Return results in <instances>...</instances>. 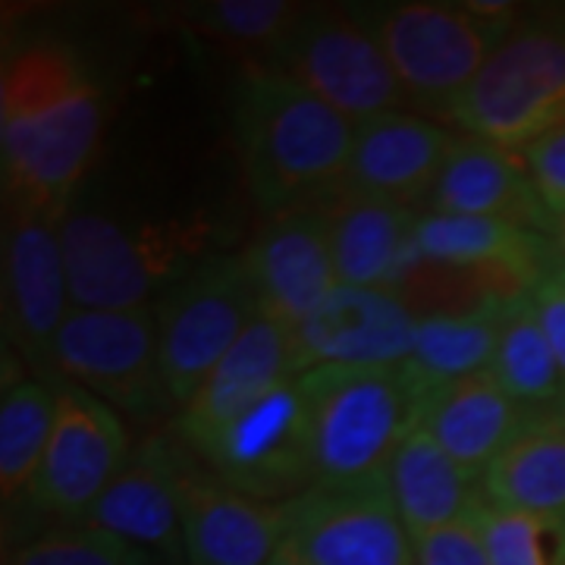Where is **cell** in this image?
Here are the masks:
<instances>
[{"label": "cell", "mask_w": 565, "mask_h": 565, "mask_svg": "<svg viewBox=\"0 0 565 565\" xmlns=\"http://www.w3.org/2000/svg\"><path fill=\"white\" fill-rule=\"evenodd\" d=\"M104 98L63 39L22 41L0 70V161L7 207L66 217L102 145Z\"/></svg>", "instance_id": "1"}, {"label": "cell", "mask_w": 565, "mask_h": 565, "mask_svg": "<svg viewBox=\"0 0 565 565\" xmlns=\"http://www.w3.org/2000/svg\"><path fill=\"white\" fill-rule=\"evenodd\" d=\"M233 129L245 180L264 217L333 199L345 180L355 122L267 66L233 88Z\"/></svg>", "instance_id": "2"}, {"label": "cell", "mask_w": 565, "mask_h": 565, "mask_svg": "<svg viewBox=\"0 0 565 565\" xmlns=\"http://www.w3.org/2000/svg\"><path fill=\"white\" fill-rule=\"evenodd\" d=\"M318 484L384 475L408 430L422 424L424 396L403 364L315 367L299 377Z\"/></svg>", "instance_id": "3"}, {"label": "cell", "mask_w": 565, "mask_h": 565, "mask_svg": "<svg viewBox=\"0 0 565 565\" xmlns=\"http://www.w3.org/2000/svg\"><path fill=\"white\" fill-rule=\"evenodd\" d=\"M446 122L519 154L563 129L565 7L515 22Z\"/></svg>", "instance_id": "4"}, {"label": "cell", "mask_w": 565, "mask_h": 565, "mask_svg": "<svg viewBox=\"0 0 565 565\" xmlns=\"http://www.w3.org/2000/svg\"><path fill=\"white\" fill-rule=\"evenodd\" d=\"M73 311H132L202 262L204 230L163 223L129 230L98 211H76L61 226Z\"/></svg>", "instance_id": "5"}, {"label": "cell", "mask_w": 565, "mask_h": 565, "mask_svg": "<svg viewBox=\"0 0 565 565\" xmlns=\"http://www.w3.org/2000/svg\"><path fill=\"white\" fill-rule=\"evenodd\" d=\"M415 110L449 120L500 41L522 20H487L468 3H390L362 13Z\"/></svg>", "instance_id": "6"}, {"label": "cell", "mask_w": 565, "mask_h": 565, "mask_svg": "<svg viewBox=\"0 0 565 565\" xmlns=\"http://www.w3.org/2000/svg\"><path fill=\"white\" fill-rule=\"evenodd\" d=\"M267 66L330 104L352 122L405 114L412 102L362 13L311 10L264 57Z\"/></svg>", "instance_id": "7"}, {"label": "cell", "mask_w": 565, "mask_h": 565, "mask_svg": "<svg viewBox=\"0 0 565 565\" xmlns=\"http://www.w3.org/2000/svg\"><path fill=\"white\" fill-rule=\"evenodd\" d=\"M262 315L243 255H207L154 302L163 381L177 408Z\"/></svg>", "instance_id": "8"}, {"label": "cell", "mask_w": 565, "mask_h": 565, "mask_svg": "<svg viewBox=\"0 0 565 565\" xmlns=\"http://www.w3.org/2000/svg\"><path fill=\"white\" fill-rule=\"evenodd\" d=\"M51 374L88 390L132 422H158L177 408L163 381L154 305L73 311L54 345Z\"/></svg>", "instance_id": "9"}, {"label": "cell", "mask_w": 565, "mask_h": 565, "mask_svg": "<svg viewBox=\"0 0 565 565\" xmlns=\"http://www.w3.org/2000/svg\"><path fill=\"white\" fill-rule=\"evenodd\" d=\"M282 546L305 565H415L386 475L315 484L280 505Z\"/></svg>", "instance_id": "10"}, {"label": "cell", "mask_w": 565, "mask_h": 565, "mask_svg": "<svg viewBox=\"0 0 565 565\" xmlns=\"http://www.w3.org/2000/svg\"><path fill=\"white\" fill-rule=\"evenodd\" d=\"M51 377L57 390V415L25 505L54 525H73L117 481L132 446L126 424L110 405L57 374Z\"/></svg>", "instance_id": "11"}, {"label": "cell", "mask_w": 565, "mask_h": 565, "mask_svg": "<svg viewBox=\"0 0 565 565\" xmlns=\"http://www.w3.org/2000/svg\"><path fill=\"white\" fill-rule=\"evenodd\" d=\"M195 452L223 484L258 503L282 505L311 490L318 471L299 377L277 386Z\"/></svg>", "instance_id": "12"}, {"label": "cell", "mask_w": 565, "mask_h": 565, "mask_svg": "<svg viewBox=\"0 0 565 565\" xmlns=\"http://www.w3.org/2000/svg\"><path fill=\"white\" fill-rule=\"evenodd\" d=\"M61 226V217L35 207L3 214V333L44 374H51L54 345L73 315Z\"/></svg>", "instance_id": "13"}, {"label": "cell", "mask_w": 565, "mask_h": 565, "mask_svg": "<svg viewBox=\"0 0 565 565\" xmlns=\"http://www.w3.org/2000/svg\"><path fill=\"white\" fill-rule=\"evenodd\" d=\"M185 565H267L282 546L280 505L236 493L170 424Z\"/></svg>", "instance_id": "14"}, {"label": "cell", "mask_w": 565, "mask_h": 565, "mask_svg": "<svg viewBox=\"0 0 565 565\" xmlns=\"http://www.w3.org/2000/svg\"><path fill=\"white\" fill-rule=\"evenodd\" d=\"M79 525L104 534L129 565H185L170 427L132 449L117 481L82 515Z\"/></svg>", "instance_id": "15"}, {"label": "cell", "mask_w": 565, "mask_h": 565, "mask_svg": "<svg viewBox=\"0 0 565 565\" xmlns=\"http://www.w3.org/2000/svg\"><path fill=\"white\" fill-rule=\"evenodd\" d=\"M243 262L262 315L289 330L308 321L340 289L323 202L264 217Z\"/></svg>", "instance_id": "16"}, {"label": "cell", "mask_w": 565, "mask_h": 565, "mask_svg": "<svg viewBox=\"0 0 565 565\" xmlns=\"http://www.w3.org/2000/svg\"><path fill=\"white\" fill-rule=\"evenodd\" d=\"M418 315L393 289L340 286L299 327H292L296 377L315 367H384L412 355Z\"/></svg>", "instance_id": "17"}, {"label": "cell", "mask_w": 565, "mask_h": 565, "mask_svg": "<svg viewBox=\"0 0 565 565\" xmlns=\"http://www.w3.org/2000/svg\"><path fill=\"white\" fill-rule=\"evenodd\" d=\"M456 132L424 114H384L355 122L352 154L340 192L399 204L427 207V199L444 173Z\"/></svg>", "instance_id": "18"}, {"label": "cell", "mask_w": 565, "mask_h": 565, "mask_svg": "<svg viewBox=\"0 0 565 565\" xmlns=\"http://www.w3.org/2000/svg\"><path fill=\"white\" fill-rule=\"evenodd\" d=\"M296 377L292 333L280 321L258 315L221 364L204 377L199 393L182 405L173 427L192 449L211 444L248 408Z\"/></svg>", "instance_id": "19"}, {"label": "cell", "mask_w": 565, "mask_h": 565, "mask_svg": "<svg viewBox=\"0 0 565 565\" xmlns=\"http://www.w3.org/2000/svg\"><path fill=\"white\" fill-rule=\"evenodd\" d=\"M415 258L446 270L481 274L505 292H525L527 286L553 274L559 258L544 233L490 217L422 214L415 226Z\"/></svg>", "instance_id": "20"}, {"label": "cell", "mask_w": 565, "mask_h": 565, "mask_svg": "<svg viewBox=\"0 0 565 565\" xmlns=\"http://www.w3.org/2000/svg\"><path fill=\"white\" fill-rule=\"evenodd\" d=\"M427 211L519 223L544 236L553 221L519 151L462 132L452 141Z\"/></svg>", "instance_id": "21"}, {"label": "cell", "mask_w": 565, "mask_h": 565, "mask_svg": "<svg viewBox=\"0 0 565 565\" xmlns=\"http://www.w3.org/2000/svg\"><path fill=\"white\" fill-rule=\"evenodd\" d=\"M531 418L490 371L434 390L422 408L424 430L478 481Z\"/></svg>", "instance_id": "22"}, {"label": "cell", "mask_w": 565, "mask_h": 565, "mask_svg": "<svg viewBox=\"0 0 565 565\" xmlns=\"http://www.w3.org/2000/svg\"><path fill=\"white\" fill-rule=\"evenodd\" d=\"M340 286L393 289L415 245L418 211L337 192L323 202ZM396 292V289H393Z\"/></svg>", "instance_id": "23"}, {"label": "cell", "mask_w": 565, "mask_h": 565, "mask_svg": "<svg viewBox=\"0 0 565 565\" xmlns=\"http://www.w3.org/2000/svg\"><path fill=\"white\" fill-rule=\"evenodd\" d=\"M384 475L412 541L468 519L484 497L481 481L452 462L422 424L408 430Z\"/></svg>", "instance_id": "24"}, {"label": "cell", "mask_w": 565, "mask_h": 565, "mask_svg": "<svg viewBox=\"0 0 565 565\" xmlns=\"http://www.w3.org/2000/svg\"><path fill=\"white\" fill-rule=\"evenodd\" d=\"M505 299V292H490L462 311L418 315L412 355L403 367L424 399L434 390L490 371L503 330Z\"/></svg>", "instance_id": "25"}, {"label": "cell", "mask_w": 565, "mask_h": 565, "mask_svg": "<svg viewBox=\"0 0 565 565\" xmlns=\"http://www.w3.org/2000/svg\"><path fill=\"white\" fill-rule=\"evenodd\" d=\"M481 487L490 503L565 519V405L534 415L487 468Z\"/></svg>", "instance_id": "26"}, {"label": "cell", "mask_w": 565, "mask_h": 565, "mask_svg": "<svg viewBox=\"0 0 565 565\" xmlns=\"http://www.w3.org/2000/svg\"><path fill=\"white\" fill-rule=\"evenodd\" d=\"M490 374L527 415H544L565 405L563 371L546 343L527 292H512L505 299L503 330Z\"/></svg>", "instance_id": "27"}, {"label": "cell", "mask_w": 565, "mask_h": 565, "mask_svg": "<svg viewBox=\"0 0 565 565\" xmlns=\"http://www.w3.org/2000/svg\"><path fill=\"white\" fill-rule=\"evenodd\" d=\"M54 377H17L0 396V497L22 505L39 478L41 459L54 430Z\"/></svg>", "instance_id": "28"}, {"label": "cell", "mask_w": 565, "mask_h": 565, "mask_svg": "<svg viewBox=\"0 0 565 565\" xmlns=\"http://www.w3.org/2000/svg\"><path fill=\"white\" fill-rule=\"evenodd\" d=\"M471 515L490 565H565V519L505 509L487 497Z\"/></svg>", "instance_id": "29"}, {"label": "cell", "mask_w": 565, "mask_h": 565, "mask_svg": "<svg viewBox=\"0 0 565 565\" xmlns=\"http://www.w3.org/2000/svg\"><path fill=\"white\" fill-rule=\"evenodd\" d=\"M302 13L305 7L289 0H214L189 7L185 20L207 39L255 51L264 61L302 20Z\"/></svg>", "instance_id": "30"}, {"label": "cell", "mask_w": 565, "mask_h": 565, "mask_svg": "<svg viewBox=\"0 0 565 565\" xmlns=\"http://www.w3.org/2000/svg\"><path fill=\"white\" fill-rule=\"evenodd\" d=\"M3 565H129L117 546L88 525H51L7 546Z\"/></svg>", "instance_id": "31"}, {"label": "cell", "mask_w": 565, "mask_h": 565, "mask_svg": "<svg viewBox=\"0 0 565 565\" xmlns=\"http://www.w3.org/2000/svg\"><path fill=\"white\" fill-rule=\"evenodd\" d=\"M415 565H490L475 515L415 541Z\"/></svg>", "instance_id": "32"}, {"label": "cell", "mask_w": 565, "mask_h": 565, "mask_svg": "<svg viewBox=\"0 0 565 565\" xmlns=\"http://www.w3.org/2000/svg\"><path fill=\"white\" fill-rule=\"evenodd\" d=\"M534 189L546 204L550 217L565 211V126L522 151Z\"/></svg>", "instance_id": "33"}, {"label": "cell", "mask_w": 565, "mask_h": 565, "mask_svg": "<svg viewBox=\"0 0 565 565\" xmlns=\"http://www.w3.org/2000/svg\"><path fill=\"white\" fill-rule=\"evenodd\" d=\"M525 292L565 381V286L556 280V274H546L534 286H527Z\"/></svg>", "instance_id": "34"}, {"label": "cell", "mask_w": 565, "mask_h": 565, "mask_svg": "<svg viewBox=\"0 0 565 565\" xmlns=\"http://www.w3.org/2000/svg\"><path fill=\"white\" fill-rule=\"evenodd\" d=\"M546 239H550V245H553V252H556L559 264H565V211L563 214H556V217L550 221Z\"/></svg>", "instance_id": "35"}, {"label": "cell", "mask_w": 565, "mask_h": 565, "mask_svg": "<svg viewBox=\"0 0 565 565\" xmlns=\"http://www.w3.org/2000/svg\"><path fill=\"white\" fill-rule=\"evenodd\" d=\"M267 565H305V563L296 556V553H292V550H289V546H280V550H277V556H274Z\"/></svg>", "instance_id": "36"}, {"label": "cell", "mask_w": 565, "mask_h": 565, "mask_svg": "<svg viewBox=\"0 0 565 565\" xmlns=\"http://www.w3.org/2000/svg\"><path fill=\"white\" fill-rule=\"evenodd\" d=\"M553 274H556V280H559V282H563V286H565V264H559V267H556Z\"/></svg>", "instance_id": "37"}]
</instances>
